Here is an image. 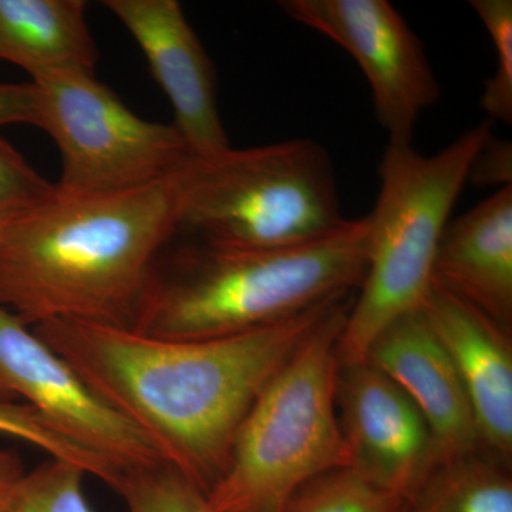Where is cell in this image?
Masks as SVG:
<instances>
[{"label":"cell","instance_id":"cell-1","mask_svg":"<svg viewBox=\"0 0 512 512\" xmlns=\"http://www.w3.org/2000/svg\"><path fill=\"white\" fill-rule=\"evenodd\" d=\"M346 298L222 339L151 338L130 328L64 320L32 330L151 441L164 463L208 495L266 384Z\"/></svg>","mask_w":512,"mask_h":512},{"label":"cell","instance_id":"cell-2","mask_svg":"<svg viewBox=\"0 0 512 512\" xmlns=\"http://www.w3.org/2000/svg\"><path fill=\"white\" fill-rule=\"evenodd\" d=\"M178 174L117 194L55 185L16 212L0 235V306L30 329L56 320L131 328L178 231Z\"/></svg>","mask_w":512,"mask_h":512},{"label":"cell","instance_id":"cell-3","mask_svg":"<svg viewBox=\"0 0 512 512\" xmlns=\"http://www.w3.org/2000/svg\"><path fill=\"white\" fill-rule=\"evenodd\" d=\"M369 218L309 244L239 249L198 241L156 265L131 330L151 338L211 340L274 325L333 299L365 279Z\"/></svg>","mask_w":512,"mask_h":512},{"label":"cell","instance_id":"cell-4","mask_svg":"<svg viewBox=\"0 0 512 512\" xmlns=\"http://www.w3.org/2000/svg\"><path fill=\"white\" fill-rule=\"evenodd\" d=\"M350 305L346 298L329 312L252 404L208 494L215 511L288 512L306 485L349 468L336 387Z\"/></svg>","mask_w":512,"mask_h":512},{"label":"cell","instance_id":"cell-5","mask_svg":"<svg viewBox=\"0 0 512 512\" xmlns=\"http://www.w3.org/2000/svg\"><path fill=\"white\" fill-rule=\"evenodd\" d=\"M491 121L466 131L439 153L389 144L370 225L369 258L357 301L340 333V366L365 362L373 339L394 319L423 306L433 286L437 249Z\"/></svg>","mask_w":512,"mask_h":512},{"label":"cell","instance_id":"cell-6","mask_svg":"<svg viewBox=\"0 0 512 512\" xmlns=\"http://www.w3.org/2000/svg\"><path fill=\"white\" fill-rule=\"evenodd\" d=\"M178 184V229L220 247H299L346 222L332 160L309 138L194 156Z\"/></svg>","mask_w":512,"mask_h":512},{"label":"cell","instance_id":"cell-7","mask_svg":"<svg viewBox=\"0 0 512 512\" xmlns=\"http://www.w3.org/2000/svg\"><path fill=\"white\" fill-rule=\"evenodd\" d=\"M39 124L62 157L57 190L117 194L158 183L194 157L173 124L141 119L94 73L59 72L32 80Z\"/></svg>","mask_w":512,"mask_h":512},{"label":"cell","instance_id":"cell-8","mask_svg":"<svg viewBox=\"0 0 512 512\" xmlns=\"http://www.w3.org/2000/svg\"><path fill=\"white\" fill-rule=\"evenodd\" d=\"M286 16L342 47L365 74L389 144H412L441 90L419 37L386 0H284Z\"/></svg>","mask_w":512,"mask_h":512},{"label":"cell","instance_id":"cell-9","mask_svg":"<svg viewBox=\"0 0 512 512\" xmlns=\"http://www.w3.org/2000/svg\"><path fill=\"white\" fill-rule=\"evenodd\" d=\"M0 379L66 439L124 476L164 463L156 447L114 412L32 329L0 306Z\"/></svg>","mask_w":512,"mask_h":512},{"label":"cell","instance_id":"cell-10","mask_svg":"<svg viewBox=\"0 0 512 512\" xmlns=\"http://www.w3.org/2000/svg\"><path fill=\"white\" fill-rule=\"evenodd\" d=\"M336 407L349 468L382 490L412 501L441 464L426 419L375 366H340Z\"/></svg>","mask_w":512,"mask_h":512},{"label":"cell","instance_id":"cell-11","mask_svg":"<svg viewBox=\"0 0 512 512\" xmlns=\"http://www.w3.org/2000/svg\"><path fill=\"white\" fill-rule=\"evenodd\" d=\"M146 56L151 74L170 100L175 130L195 157L227 150L217 103L214 63L177 0H106Z\"/></svg>","mask_w":512,"mask_h":512},{"label":"cell","instance_id":"cell-12","mask_svg":"<svg viewBox=\"0 0 512 512\" xmlns=\"http://www.w3.org/2000/svg\"><path fill=\"white\" fill-rule=\"evenodd\" d=\"M365 362L389 376L420 410L441 463L484 450L463 382L423 309L390 322L373 339Z\"/></svg>","mask_w":512,"mask_h":512},{"label":"cell","instance_id":"cell-13","mask_svg":"<svg viewBox=\"0 0 512 512\" xmlns=\"http://www.w3.org/2000/svg\"><path fill=\"white\" fill-rule=\"evenodd\" d=\"M443 343L476 417L484 450L510 464L512 456V345L510 330L474 306L431 286L423 306Z\"/></svg>","mask_w":512,"mask_h":512},{"label":"cell","instance_id":"cell-14","mask_svg":"<svg viewBox=\"0 0 512 512\" xmlns=\"http://www.w3.org/2000/svg\"><path fill=\"white\" fill-rule=\"evenodd\" d=\"M433 285L511 332L512 185L448 222L437 249Z\"/></svg>","mask_w":512,"mask_h":512},{"label":"cell","instance_id":"cell-15","mask_svg":"<svg viewBox=\"0 0 512 512\" xmlns=\"http://www.w3.org/2000/svg\"><path fill=\"white\" fill-rule=\"evenodd\" d=\"M83 0H0V60L33 79L59 72L94 73L97 47Z\"/></svg>","mask_w":512,"mask_h":512},{"label":"cell","instance_id":"cell-16","mask_svg":"<svg viewBox=\"0 0 512 512\" xmlns=\"http://www.w3.org/2000/svg\"><path fill=\"white\" fill-rule=\"evenodd\" d=\"M409 512H512L507 463L487 450L444 461L414 495Z\"/></svg>","mask_w":512,"mask_h":512},{"label":"cell","instance_id":"cell-17","mask_svg":"<svg viewBox=\"0 0 512 512\" xmlns=\"http://www.w3.org/2000/svg\"><path fill=\"white\" fill-rule=\"evenodd\" d=\"M409 507L399 495L342 468L306 485L288 512H409Z\"/></svg>","mask_w":512,"mask_h":512},{"label":"cell","instance_id":"cell-18","mask_svg":"<svg viewBox=\"0 0 512 512\" xmlns=\"http://www.w3.org/2000/svg\"><path fill=\"white\" fill-rule=\"evenodd\" d=\"M117 493L130 512H217L204 491L167 463L128 471Z\"/></svg>","mask_w":512,"mask_h":512},{"label":"cell","instance_id":"cell-19","mask_svg":"<svg viewBox=\"0 0 512 512\" xmlns=\"http://www.w3.org/2000/svg\"><path fill=\"white\" fill-rule=\"evenodd\" d=\"M82 468L50 458L26 473L0 512H94L84 494Z\"/></svg>","mask_w":512,"mask_h":512},{"label":"cell","instance_id":"cell-20","mask_svg":"<svg viewBox=\"0 0 512 512\" xmlns=\"http://www.w3.org/2000/svg\"><path fill=\"white\" fill-rule=\"evenodd\" d=\"M0 433L26 441L50 458L74 464L100 481L109 480L113 473L107 461L66 439L29 404L19 406L0 400Z\"/></svg>","mask_w":512,"mask_h":512},{"label":"cell","instance_id":"cell-21","mask_svg":"<svg viewBox=\"0 0 512 512\" xmlns=\"http://www.w3.org/2000/svg\"><path fill=\"white\" fill-rule=\"evenodd\" d=\"M471 8L487 29L493 43L495 69L484 84L481 109L491 120L512 123V2L473 0Z\"/></svg>","mask_w":512,"mask_h":512},{"label":"cell","instance_id":"cell-22","mask_svg":"<svg viewBox=\"0 0 512 512\" xmlns=\"http://www.w3.org/2000/svg\"><path fill=\"white\" fill-rule=\"evenodd\" d=\"M55 190L26 158L0 137V210L25 208L42 201Z\"/></svg>","mask_w":512,"mask_h":512},{"label":"cell","instance_id":"cell-23","mask_svg":"<svg viewBox=\"0 0 512 512\" xmlns=\"http://www.w3.org/2000/svg\"><path fill=\"white\" fill-rule=\"evenodd\" d=\"M512 177V147L508 141L488 138L471 164L468 183L510 187Z\"/></svg>","mask_w":512,"mask_h":512},{"label":"cell","instance_id":"cell-24","mask_svg":"<svg viewBox=\"0 0 512 512\" xmlns=\"http://www.w3.org/2000/svg\"><path fill=\"white\" fill-rule=\"evenodd\" d=\"M39 89L35 83L0 84V127L39 124Z\"/></svg>","mask_w":512,"mask_h":512},{"label":"cell","instance_id":"cell-25","mask_svg":"<svg viewBox=\"0 0 512 512\" xmlns=\"http://www.w3.org/2000/svg\"><path fill=\"white\" fill-rule=\"evenodd\" d=\"M25 474L22 461L15 453L0 450V510Z\"/></svg>","mask_w":512,"mask_h":512},{"label":"cell","instance_id":"cell-26","mask_svg":"<svg viewBox=\"0 0 512 512\" xmlns=\"http://www.w3.org/2000/svg\"><path fill=\"white\" fill-rule=\"evenodd\" d=\"M22 210V208H10V210H0V235H2L3 229L8 224L10 218L16 214V212Z\"/></svg>","mask_w":512,"mask_h":512},{"label":"cell","instance_id":"cell-27","mask_svg":"<svg viewBox=\"0 0 512 512\" xmlns=\"http://www.w3.org/2000/svg\"><path fill=\"white\" fill-rule=\"evenodd\" d=\"M13 397L16 396L13 394L12 390L9 389L8 384L0 379V400H2V402H10Z\"/></svg>","mask_w":512,"mask_h":512}]
</instances>
